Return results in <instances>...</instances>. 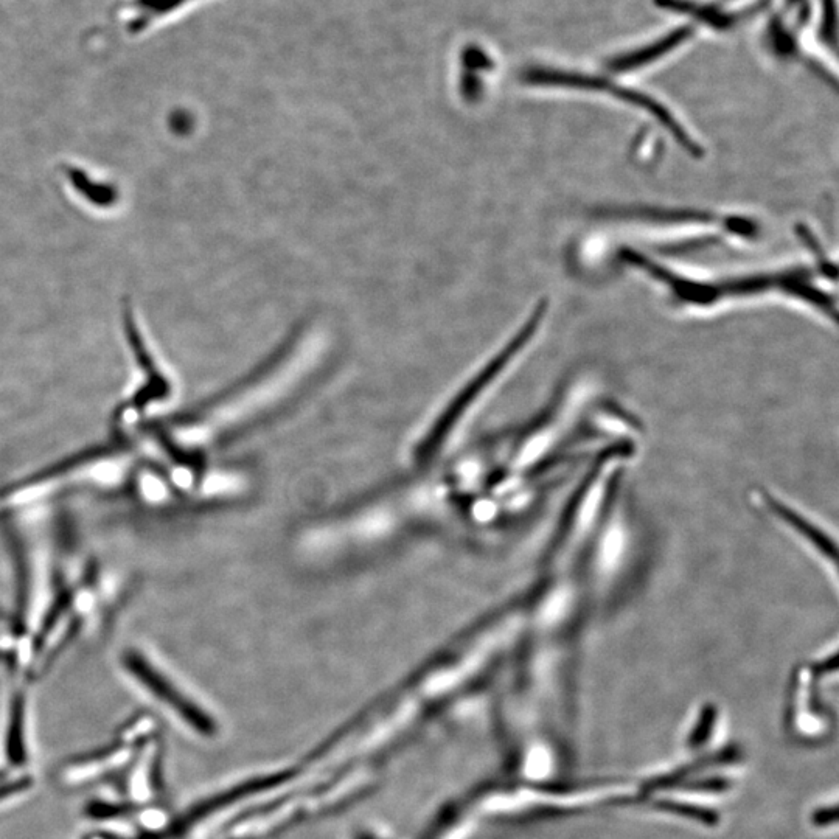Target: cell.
I'll return each mask as SVG.
<instances>
[{"label": "cell", "mask_w": 839, "mask_h": 839, "mask_svg": "<svg viewBox=\"0 0 839 839\" xmlns=\"http://www.w3.org/2000/svg\"><path fill=\"white\" fill-rule=\"evenodd\" d=\"M620 258L622 262L633 266V269H638L639 272H644L648 279L655 280L662 286L672 302L676 303V307L711 308L726 300L782 294L808 303L822 314H832V317H835V299L818 285L815 271L807 268L711 280L684 276L681 272L673 271L633 249H622Z\"/></svg>", "instance_id": "cell-1"}, {"label": "cell", "mask_w": 839, "mask_h": 839, "mask_svg": "<svg viewBox=\"0 0 839 839\" xmlns=\"http://www.w3.org/2000/svg\"><path fill=\"white\" fill-rule=\"evenodd\" d=\"M524 81L532 86H554V88L582 89V91L606 92L617 100L624 101L634 108L641 109L645 114L652 115L653 119L669 131L673 139L678 140L679 145L693 154L701 156L700 143L690 136L689 131L684 128L675 115L665 108L655 98L648 97L644 92L634 89L617 86L603 78L589 77V75L569 74V72H558V70H530L524 75Z\"/></svg>", "instance_id": "cell-2"}, {"label": "cell", "mask_w": 839, "mask_h": 839, "mask_svg": "<svg viewBox=\"0 0 839 839\" xmlns=\"http://www.w3.org/2000/svg\"><path fill=\"white\" fill-rule=\"evenodd\" d=\"M125 665L129 672H133L137 676L140 683L145 684L153 695L168 704L173 711L178 712L196 731L204 735L215 732L213 721L195 704H192V701H188L182 693H179L178 689L165 679V676L153 669L150 662L140 658L136 653H133V655L129 653L126 656Z\"/></svg>", "instance_id": "cell-3"}, {"label": "cell", "mask_w": 839, "mask_h": 839, "mask_svg": "<svg viewBox=\"0 0 839 839\" xmlns=\"http://www.w3.org/2000/svg\"><path fill=\"white\" fill-rule=\"evenodd\" d=\"M770 507L771 513L776 515V518L779 516L780 521H782L785 526L790 527V529L793 530L798 537L807 540V543L810 544V546L815 547L816 551L819 552L822 560H827V563H830V566L835 568V549L830 547L829 540H826V535H824V533L815 530L816 527L813 526L812 523H808V521L801 518L798 513H794L793 510L788 509V507L780 504V502L771 501Z\"/></svg>", "instance_id": "cell-4"}, {"label": "cell", "mask_w": 839, "mask_h": 839, "mask_svg": "<svg viewBox=\"0 0 839 839\" xmlns=\"http://www.w3.org/2000/svg\"><path fill=\"white\" fill-rule=\"evenodd\" d=\"M687 36H689V30L687 28L675 30V33H672V35L656 42L655 46L645 47V49L631 53L630 56H624V58H619V60L614 61L613 69L619 70L620 72V70L636 69V67L652 63V61L658 60L659 56L675 49L679 42H683Z\"/></svg>", "instance_id": "cell-5"}, {"label": "cell", "mask_w": 839, "mask_h": 839, "mask_svg": "<svg viewBox=\"0 0 839 839\" xmlns=\"http://www.w3.org/2000/svg\"><path fill=\"white\" fill-rule=\"evenodd\" d=\"M274 782H276V780H252V782H248V784L240 785V787L235 788V790H230L227 791V793L220 794V796H216V798L207 801L206 804L198 805V807L190 813L188 821H196V819L204 818V816L210 815V813L215 812L218 808L226 807V805L232 804V802L238 801V799L244 798V796H248V794L255 793V791L258 790H265L266 787L274 784Z\"/></svg>", "instance_id": "cell-6"}, {"label": "cell", "mask_w": 839, "mask_h": 839, "mask_svg": "<svg viewBox=\"0 0 839 839\" xmlns=\"http://www.w3.org/2000/svg\"><path fill=\"white\" fill-rule=\"evenodd\" d=\"M356 839H376V838H373V836H369V835H361V836H358V838H356Z\"/></svg>", "instance_id": "cell-7"}]
</instances>
